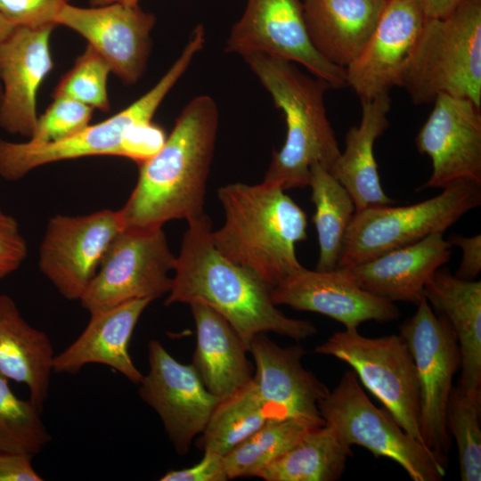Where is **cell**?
I'll return each mask as SVG.
<instances>
[{"label":"cell","instance_id":"cell-20","mask_svg":"<svg viewBox=\"0 0 481 481\" xmlns=\"http://www.w3.org/2000/svg\"><path fill=\"white\" fill-rule=\"evenodd\" d=\"M271 297L276 306L329 316L345 329H357L368 321L392 322L400 316L394 302L362 289L344 268L311 271L304 267L273 288Z\"/></svg>","mask_w":481,"mask_h":481},{"label":"cell","instance_id":"cell-18","mask_svg":"<svg viewBox=\"0 0 481 481\" xmlns=\"http://www.w3.org/2000/svg\"><path fill=\"white\" fill-rule=\"evenodd\" d=\"M249 352L256 369L252 382L269 420L293 419L313 427L325 424L318 404L330 390L303 367L306 351L301 346L281 347L261 333L252 339Z\"/></svg>","mask_w":481,"mask_h":481},{"label":"cell","instance_id":"cell-9","mask_svg":"<svg viewBox=\"0 0 481 481\" xmlns=\"http://www.w3.org/2000/svg\"><path fill=\"white\" fill-rule=\"evenodd\" d=\"M314 352L348 364L402 428L424 444L416 367L401 334L367 338L357 329H345L332 334Z\"/></svg>","mask_w":481,"mask_h":481},{"label":"cell","instance_id":"cell-13","mask_svg":"<svg viewBox=\"0 0 481 481\" xmlns=\"http://www.w3.org/2000/svg\"><path fill=\"white\" fill-rule=\"evenodd\" d=\"M225 52L277 56L301 64L331 88L346 86V69L325 60L313 46L301 0H248L230 31Z\"/></svg>","mask_w":481,"mask_h":481},{"label":"cell","instance_id":"cell-31","mask_svg":"<svg viewBox=\"0 0 481 481\" xmlns=\"http://www.w3.org/2000/svg\"><path fill=\"white\" fill-rule=\"evenodd\" d=\"M306 422L293 420H268L260 428L223 456L228 479L257 477L310 428Z\"/></svg>","mask_w":481,"mask_h":481},{"label":"cell","instance_id":"cell-15","mask_svg":"<svg viewBox=\"0 0 481 481\" xmlns=\"http://www.w3.org/2000/svg\"><path fill=\"white\" fill-rule=\"evenodd\" d=\"M155 23L156 16L138 4L122 3L88 8L69 3L55 19L86 38L126 85L137 83L146 70Z\"/></svg>","mask_w":481,"mask_h":481},{"label":"cell","instance_id":"cell-22","mask_svg":"<svg viewBox=\"0 0 481 481\" xmlns=\"http://www.w3.org/2000/svg\"><path fill=\"white\" fill-rule=\"evenodd\" d=\"M150 299H135L90 314L82 333L55 355L53 373L76 374L87 364L98 363L117 371L138 385L143 375L129 354L135 325Z\"/></svg>","mask_w":481,"mask_h":481},{"label":"cell","instance_id":"cell-44","mask_svg":"<svg viewBox=\"0 0 481 481\" xmlns=\"http://www.w3.org/2000/svg\"><path fill=\"white\" fill-rule=\"evenodd\" d=\"M14 26L0 15V40L4 38L13 29Z\"/></svg>","mask_w":481,"mask_h":481},{"label":"cell","instance_id":"cell-41","mask_svg":"<svg viewBox=\"0 0 481 481\" xmlns=\"http://www.w3.org/2000/svg\"><path fill=\"white\" fill-rule=\"evenodd\" d=\"M31 460L27 454L0 451V481L43 480Z\"/></svg>","mask_w":481,"mask_h":481},{"label":"cell","instance_id":"cell-4","mask_svg":"<svg viewBox=\"0 0 481 481\" xmlns=\"http://www.w3.org/2000/svg\"><path fill=\"white\" fill-rule=\"evenodd\" d=\"M242 58L283 112L287 126L284 144L273 152L263 181L283 191L308 186L311 166L319 163L330 171L341 153L324 105L331 86L277 56L250 53Z\"/></svg>","mask_w":481,"mask_h":481},{"label":"cell","instance_id":"cell-16","mask_svg":"<svg viewBox=\"0 0 481 481\" xmlns=\"http://www.w3.org/2000/svg\"><path fill=\"white\" fill-rule=\"evenodd\" d=\"M416 136V146L432 161L423 188H445L462 180L481 183V112L468 99L440 94Z\"/></svg>","mask_w":481,"mask_h":481},{"label":"cell","instance_id":"cell-5","mask_svg":"<svg viewBox=\"0 0 481 481\" xmlns=\"http://www.w3.org/2000/svg\"><path fill=\"white\" fill-rule=\"evenodd\" d=\"M399 86L414 104L448 94L481 106V0H461L446 17L426 20Z\"/></svg>","mask_w":481,"mask_h":481},{"label":"cell","instance_id":"cell-23","mask_svg":"<svg viewBox=\"0 0 481 481\" xmlns=\"http://www.w3.org/2000/svg\"><path fill=\"white\" fill-rule=\"evenodd\" d=\"M196 326L192 365L205 387L224 399L249 384L254 366L243 341L231 324L201 302L189 304Z\"/></svg>","mask_w":481,"mask_h":481},{"label":"cell","instance_id":"cell-29","mask_svg":"<svg viewBox=\"0 0 481 481\" xmlns=\"http://www.w3.org/2000/svg\"><path fill=\"white\" fill-rule=\"evenodd\" d=\"M308 186L312 189L311 200L315 206L313 221L319 244L316 270H334L355 206L344 186L319 163H314L310 167Z\"/></svg>","mask_w":481,"mask_h":481},{"label":"cell","instance_id":"cell-35","mask_svg":"<svg viewBox=\"0 0 481 481\" xmlns=\"http://www.w3.org/2000/svg\"><path fill=\"white\" fill-rule=\"evenodd\" d=\"M53 98V102L38 117L36 130L28 140L53 143L70 137L89 125L94 109L71 98Z\"/></svg>","mask_w":481,"mask_h":481},{"label":"cell","instance_id":"cell-24","mask_svg":"<svg viewBox=\"0 0 481 481\" xmlns=\"http://www.w3.org/2000/svg\"><path fill=\"white\" fill-rule=\"evenodd\" d=\"M387 0H302L304 20L314 49L346 68L359 54Z\"/></svg>","mask_w":481,"mask_h":481},{"label":"cell","instance_id":"cell-1","mask_svg":"<svg viewBox=\"0 0 481 481\" xmlns=\"http://www.w3.org/2000/svg\"><path fill=\"white\" fill-rule=\"evenodd\" d=\"M187 223L166 306L193 302L208 306L231 324L248 351L261 333L271 331L295 340L317 333L312 322L286 316L273 302L268 284L218 251L206 214Z\"/></svg>","mask_w":481,"mask_h":481},{"label":"cell","instance_id":"cell-27","mask_svg":"<svg viewBox=\"0 0 481 481\" xmlns=\"http://www.w3.org/2000/svg\"><path fill=\"white\" fill-rule=\"evenodd\" d=\"M54 356L48 336L22 317L11 297L0 294V373L26 385L29 399L41 410L48 398Z\"/></svg>","mask_w":481,"mask_h":481},{"label":"cell","instance_id":"cell-2","mask_svg":"<svg viewBox=\"0 0 481 481\" xmlns=\"http://www.w3.org/2000/svg\"><path fill=\"white\" fill-rule=\"evenodd\" d=\"M219 111L209 95L192 98L162 147L139 164L136 184L120 212L125 227L160 228L204 215Z\"/></svg>","mask_w":481,"mask_h":481},{"label":"cell","instance_id":"cell-6","mask_svg":"<svg viewBox=\"0 0 481 481\" xmlns=\"http://www.w3.org/2000/svg\"><path fill=\"white\" fill-rule=\"evenodd\" d=\"M206 33L195 28L178 58L148 92L109 118L88 125L77 134L53 143L10 142L0 138V176L17 181L35 168L57 161L90 156L123 155L127 133L151 121L167 94L204 47Z\"/></svg>","mask_w":481,"mask_h":481},{"label":"cell","instance_id":"cell-17","mask_svg":"<svg viewBox=\"0 0 481 481\" xmlns=\"http://www.w3.org/2000/svg\"><path fill=\"white\" fill-rule=\"evenodd\" d=\"M427 18L420 0H387L376 27L346 69V86L360 100L399 86L401 75Z\"/></svg>","mask_w":481,"mask_h":481},{"label":"cell","instance_id":"cell-12","mask_svg":"<svg viewBox=\"0 0 481 481\" xmlns=\"http://www.w3.org/2000/svg\"><path fill=\"white\" fill-rule=\"evenodd\" d=\"M124 228L120 210L51 217L38 251L41 273L63 298L79 301L110 243Z\"/></svg>","mask_w":481,"mask_h":481},{"label":"cell","instance_id":"cell-39","mask_svg":"<svg viewBox=\"0 0 481 481\" xmlns=\"http://www.w3.org/2000/svg\"><path fill=\"white\" fill-rule=\"evenodd\" d=\"M161 481H225L228 480L223 456L204 452L200 461L195 465L177 469L169 470L164 474Z\"/></svg>","mask_w":481,"mask_h":481},{"label":"cell","instance_id":"cell-19","mask_svg":"<svg viewBox=\"0 0 481 481\" xmlns=\"http://www.w3.org/2000/svg\"><path fill=\"white\" fill-rule=\"evenodd\" d=\"M54 27H14L0 40V126L9 134L30 139L36 130L37 92L53 67L50 37Z\"/></svg>","mask_w":481,"mask_h":481},{"label":"cell","instance_id":"cell-21","mask_svg":"<svg viewBox=\"0 0 481 481\" xmlns=\"http://www.w3.org/2000/svg\"><path fill=\"white\" fill-rule=\"evenodd\" d=\"M444 233H433L346 269L366 291L391 302L418 305L431 275L447 263L452 245Z\"/></svg>","mask_w":481,"mask_h":481},{"label":"cell","instance_id":"cell-30","mask_svg":"<svg viewBox=\"0 0 481 481\" xmlns=\"http://www.w3.org/2000/svg\"><path fill=\"white\" fill-rule=\"evenodd\" d=\"M268 420L251 380L232 395L219 401L197 445L204 452L224 456Z\"/></svg>","mask_w":481,"mask_h":481},{"label":"cell","instance_id":"cell-33","mask_svg":"<svg viewBox=\"0 0 481 481\" xmlns=\"http://www.w3.org/2000/svg\"><path fill=\"white\" fill-rule=\"evenodd\" d=\"M481 394L452 387L447 404L446 425L457 444L462 481L481 480Z\"/></svg>","mask_w":481,"mask_h":481},{"label":"cell","instance_id":"cell-8","mask_svg":"<svg viewBox=\"0 0 481 481\" xmlns=\"http://www.w3.org/2000/svg\"><path fill=\"white\" fill-rule=\"evenodd\" d=\"M324 425L348 445H360L376 458L399 464L413 481H440L444 466L423 444L406 433L367 396L353 371H346L318 404Z\"/></svg>","mask_w":481,"mask_h":481},{"label":"cell","instance_id":"cell-38","mask_svg":"<svg viewBox=\"0 0 481 481\" xmlns=\"http://www.w3.org/2000/svg\"><path fill=\"white\" fill-rule=\"evenodd\" d=\"M166 138L162 128L152 120L138 124L126 135L122 157L139 165L153 156L162 147Z\"/></svg>","mask_w":481,"mask_h":481},{"label":"cell","instance_id":"cell-43","mask_svg":"<svg viewBox=\"0 0 481 481\" xmlns=\"http://www.w3.org/2000/svg\"><path fill=\"white\" fill-rule=\"evenodd\" d=\"M91 6H101L113 3L138 4L139 0H88Z\"/></svg>","mask_w":481,"mask_h":481},{"label":"cell","instance_id":"cell-45","mask_svg":"<svg viewBox=\"0 0 481 481\" xmlns=\"http://www.w3.org/2000/svg\"><path fill=\"white\" fill-rule=\"evenodd\" d=\"M2 103H3V85L0 78V112H1Z\"/></svg>","mask_w":481,"mask_h":481},{"label":"cell","instance_id":"cell-32","mask_svg":"<svg viewBox=\"0 0 481 481\" xmlns=\"http://www.w3.org/2000/svg\"><path fill=\"white\" fill-rule=\"evenodd\" d=\"M41 409L17 397L0 373V451L35 456L50 442Z\"/></svg>","mask_w":481,"mask_h":481},{"label":"cell","instance_id":"cell-7","mask_svg":"<svg viewBox=\"0 0 481 481\" xmlns=\"http://www.w3.org/2000/svg\"><path fill=\"white\" fill-rule=\"evenodd\" d=\"M421 202L370 207L355 211L337 268H349L433 233H444L481 204V183L462 180Z\"/></svg>","mask_w":481,"mask_h":481},{"label":"cell","instance_id":"cell-26","mask_svg":"<svg viewBox=\"0 0 481 481\" xmlns=\"http://www.w3.org/2000/svg\"><path fill=\"white\" fill-rule=\"evenodd\" d=\"M361 105L360 124L347 131L345 151L330 170L352 197L355 211L395 202L381 186L373 151L375 141L389 126L391 99L385 94L361 100Z\"/></svg>","mask_w":481,"mask_h":481},{"label":"cell","instance_id":"cell-42","mask_svg":"<svg viewBox=\"0 0 481 481\" xmlns=\"http://www.w3.org/2000/svg\"><path fill=\"white\" fill-rule=\"evenodd\" d=\"M461 0H420L427 19H441L449 15Z\"/></svg>","mask_w":481,"mask_h":481},{"label":"cell","instance_id":"cell-3","mask_svg":"<svg viewBox=\"0 0 481 481\" xmlns=\"http://www.w3.org/2000/svg\"><path fill=\"white\" fill-rule=\"evenodd\" d=\"M284 192L264 181L222 186L224 222L211 232L219 252L272 289L304 268L295 248L307 238V216Z\"/></svg>","mask_w":481,"mask_h":481},{"label":"cell","instance_id":"cell-11","mask_svg":"<svg viewBox=\"0 0 481 481\" xmlns=\"http://www.w3.org/2000/svg\"><path fill=\"white\" fill-rule=\"evenodd\" d=\"M175 262L162 227H125L108 248L81 306L91 314L131 300L153 301L169 292Z\"/></svg>","mask_w":481,"mask_h":481},{"label":"cell","instance_id":"cell-37","mask_svg":"<svg viewBox=\"0 0 481 481\" xmlns=\"http://www.w3.org/2000/svg\"><path fill=\"white\" fill-rule=\"evenodd\" d=\"M28 246L16 219L0 208V280L17 271Z\"/></svg>","mask_w":481,"mask_h":481},{"label":"cell","instance_id":"cell-34","mask_svg":"<svg viewBox=\"0 0 481 481\" xmlns=\"http://www.w3.org/2000/svg\"><path fill=\"white\" fill-rule=\"evenodd\" d=\"M108 62L89 45L76 59L72 68L61 78L53 97L71 98L92 109L108 112Z\"/></svg>","mask_w":481,"mask_h":481},{"label":"cell","instance_id":"cell-25","mask_svg":"<svg viewBox=\"0 0 481 481\" xmlns=\"http://www.w3.org/2000/svg\"><path fill=\"white\" fill-rule=\"evenodd\" d=\"M424 297L456 334L461 368L459 387L481 394V281L463 280L439 268L425 284Z\"/></svg>","mask_w":481,"mask_h":481},{"label":"cell","instance_id":"cell-40","mask_svg":"<svg viewBox=\"0 0 481 481\" xmlns=\"http://www.w3.org/2000/svg\"><path fill=\"white\" fill-rule=\"evenodd\" d=\"M448 241L461 250V261L455 275L463 280H474L481 271V235L465 237L454 234Z\"/></svg>","mask_w":481,"mask_h":481},{"label":"cell","instance_id":"cell-10","mask_svg":"<svg viewBox=\"0 0 481 481\" xmlns=\"http://www.w3.org/2000/svg\"><path fill=\"white\" fill-rule=\"evenodd\" d=\"M415 314L400 327L412 355L419 385L420 431L424 444L447 467L451 447L446 425L452 379L461 367L456 334L424 298Z\"/></svg>","mask_w":481,"mask_h":481},{"label":"cell","instance_id":"cell-14","mask_svg":"<svg viewBox=\"0 0 481 481\" xmlns=\"http://www.w3.org/2000/svg\"><path fill=\"white\" fill-rule=\"evenodd\" d=\"M148 359L139 395L159 416L177 453L184 455L220 399L205 387L192 363L176 361L159 341H149Z\"/></svg>","mask_w":481,"mask_h":481},{"label":"cell","instance_id":"cell-28","mask_svg":"<svg viewBox=\"0 0 481 481\" xmlns=\"http://www.w3.org/2000/svg\"><path fill=\"white\" fill-rule=\"evenodd\" d=\"M351 455V446L332 428L314 427L257 477L265 481H336L342 477Z\"/></svg>","mask_w":481,"mask_h":481},{"label":"cell","instance_id":"cell-36","mask_svg":"<svg viewBox=\"0 0 481 481\" xmlns=\"http://www.w3.org/2000/svg\"><path fill=\"white\" fill-rule=\"evenodd\" d=\"M69 0H0V15L14 27L55 25Z\"/></svg>","mask_w":481,"mask_h":481}]
</instances>
